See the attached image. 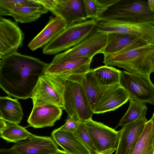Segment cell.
<instances>
[{
  "label": "cell",
  "instance_id": "obj_34",
  "mask_svg": "<svg viewBox=\"0 0 154 154\" xmlns=\"http://www.w3.org/2000/svg\"><path fill=\"white\" fill-rule=\"evenodd\" d=\"M0 154H14L11 149H1L0 150Z\"/></svg>",
  "mask_w": 154,
  "mask_h": 154
},
{
  "label": "cell",
  "instance_id": "obj_7",
  "mask_svg": "<svg viewBox=\"0 0 154 154\" xmlns=\"http://www.w3.org/2000/svg\"><path fill=\"white\" fill-rule=\"evenodd\" d=\"M96 30L107 34H127L138 37L149 43H154V25L148 23H134L120 20L99 18Z\"/></svg>",
  "mask_w": 154,
  "mask_h": 154
},
{
  "label": "cell",
  "instance_id": "obj_18",
  "mask_svg": "<svg viewBox=\"0 0 154 154\" xmlns=\"http://www.w3.org/2000/svg\"><path fill=\"white\" fill-rule=\"evenodd\" d=\"M149 43L131 35L119 33L108 34L106 46L101 54L104 57L134 48Z\"/></svg>",
  "mask_w": 154,
  "mask_h": 154
},
{
  "label": "cell",
  "instance_id": "obj_5",
  "mask_svg": "<svg viewBox=\"0 0 154 154\" xmlns=\"http://www.w3.org/2000/svg\"><path fill=\"white\" fill-rule=\"evenodd\" d=\"M71 75L44 74L41 76L31 97L33 106L51 104L63 109L65 84Z\"/></svg>",
  "mask_w": 154,
  "mask_h": 154
},
{
  "label": "cell",
  "instance_id": "obj_3",
  "mask_svg": "<svg viewBox=\"0 0 154 154\" xmlns=\"http://www.w3.org/2000/svg\"><path fill=\"white\" fill-rule=\"evenodd\" d=\"M99 18L148 23L154 25V0H116Z\"/></svg>",
  "mask_w": 154,
  "mask_h": 154
},
{
  "label": "cell",
  "instance_id": "obj_27",
  "mask_svg": "<svg viewBox=\"0 0 154 154\" xmlns=\"http://www.w3.org/2000/svg\"><path fill=\"white\" fill-rule=\"evenodd\" d=\"M129 105L124 116L120 119L117 127H123L146 116L147 109L145 103L129 100Z\"/></svg>",
  "mask_w": 154,
  "mask_h": 154
},
{
  "label": "cell",
  "instance_id": "obj_29",
  "mask_svg": "<svg viewBox=\"0 0 154 154\" xmlns=\"http://www.w3.org/2000/svg\"><path fill=\"white\" fill-rule=\"evenodd\" d=\"M23 7L38 8L43 6L35 0H0V11Z\"/></svg>",
  "mask_w": 154,
  "mask_h": 154
},
{
  "label": "cell",
  "instance_id": "obj_13",
  "mask_svg": "<svg viewBox=\"0 0 154 154\" xmlns=\"http://www.w3.org/2000/svg\"><path fill=\"white\" fill-rule=\"evenodd\" d=\"M49 11L62 18L67 26L88 20L83 0H54Z\"/></svg>",
  "mask_w": 154,
  "mask_h": 154
},
{
  "label": "cell",
  "instance_id": "obj_12",
  "mask_svg": "<svg viewBox=\"0 0 154 154\" xmlns=\"http://www.w3.org/2000/svg\"><path fill=\"white\" fill-rule=\"evenodd\" d=\"M24 34L17 24L0 17V58L17 52L23 45Z\"/></svg>",
  "mask_w": 154,
  "mask_h": 154
},
{
  "label": "cell",
  "instance_id": "obj_2",
  "mask_svg": "<svg viewBox=\"0 0 154 154\" xmlns=\"http://www.w3.org/2000/svg\"><path fill=\"white\" fill-rule=\"evenodd\" d=\"M103 63L129 72L150 76L154 72V43H147L104 57Z\"/></svg>",
  "mask_w": 154,
  "mask_h": 154
},
{
  "label": "cell",
  "instance_id": "obj_14",
  "mask_svg": "<svg viewBox=\"0 0 154 154\" xmlns=\"http://www.w3.org/2000/svg\"><path fill=\"white\" fill-rule=\"evenodd\" d=\"M10 149L14 154H52L59 149L52 137L35 135L15 143Z\"/></svg>",
  "mask_w": 154,
  "mask_h": 154
},
{
  "label": "cell",
  "instance_id": "obj_20",
  "mask_svg": "<svg viewBox=\"0 0 154 154\" xmlns=\"http://www.w3.org/2000/svg\"><path fill=\"white\" fill-rule=\"evenodd\" d=\"M51 135L56 143L69 153L91 154L88 148L74 133L58 128L52 132Z\"/></svg>",
  "mask_w": 154,
  "mask_h": 154
},
{
  "label": "cell",
  "instance_id": "obj_26",
  "mask_svg": "<svg viewBox=\"0 0 154 154\" xmlns=\"http://www.w3.org/2000/svg\"><path fill=\"white\" fill-rule=\"evenodd\" d=\"M88 19L97 20L101 14L116 0H83Z\"/></svg>",
  "mask_w": 154,
  "mask_h": 154
},
{
  "label": "cell",
  "instance_id": "obj_28",
  "mask_svg": "<svg viewBox=\"0 0 154 154\" xmlns=\"http://www.w3.org/2000/svg\"><path fill=\"white\" fill-rule=\"evenodd\" d=\"M152 122L148 121L140 137L129 154H149Z\"/></svg>",
  "mask_w": 154,
  "mask_h": 154
},
{
  "label": "cell",
  "instance_id": "obj_21",
  "mask_svg": "<svg viewBox=\"0 0 154 154\" xmlns=\"http://www.w3.org/2000/svg\"><path fill=\"white\" fill-rule=\"evenodd\" d=\"M23 116L22 107L17 99L7 96L0 97V119L8 123L18 125Z\"/></svg>",
  "mask_w": 154,
  "mask_h": 154
},
{
  "label": "cell",
  "instance_id": "obj_22",
  "mask_svg": "<svg viewBox=\"0 0 154 154\" xmlns=\"http://www.w3.org/2000/svg\"><path fill=\"white\" fill-rule=\"evenodd\" d=\"M49 11L45 7H23L0 11V16H10L17 22L26 23L36 20Z\"/></svg>",
  "mask_w": 154,
  "mask_h": 154
},
{
  "label": "cell",
  "instance_id": "obj_10",
  "mask_svg": "<svg viewBox=\"0 0 154 154\" xmlns=\"http://www.w3.org/2000/svg\"><path fill=\"white\" fill-rule=\"evenodd\" d=\"M97 152L117 149L119 132L91 118L84 121Z\"/></svg>",
  "mask_w": 154,
  "mask_h": 154
},
{
  "label": "cell",
  "instance_id": "obj_36",
  "mask_svg": "<svg viewBox=\"0 0 154 154\" xmlns=\"http://www.w3.org/2000/svg\"><path fill=\"white\" fill-rule=\"evenodd\" d=\"M52 154H70L64 150H63L58 149V150L55 153Z\"/></svg>",
  "mask_w": 154,
  "mask_h": 154
},
{
  "label": "cell",
  "instance_id": "obj_8",
  "mask_svg": "<svg viewBox=\"0 0 154 154\" xmlns=\"http://www.w3.org/2000/svg\"><path fill=\"white\" fill-rule=\"evenodd\" d=\"M119 84L127 92L129 100L154 105V85L150 76L122 71Z\"/></svg>",
  "mask_w": 154,
  "mask_h": 154
},
{
  "label": "cell",
  "instance_id": "obj_24",
  "mask_svg": "<svg viewBox=\"0 0 154 154\" xmlns=\"http://www.w3.org/2000/svg\"><path fill=\"white\" fill-rule=\"evenodd\" d=\"M93 71L101 86L119 84L122 71L110 66L105 65L98 67Z\"/></svg>",
  "mask_w": 154,
  "mask_h": 154
},
{
  "label": "cell",
  "instance_id": "obj_23",
  "mask_svg": "<svg viewBox=\"0 0 154 154\" xmlns=\"http://www.w3.org/2000/svg\"><path fill=\"white\" fill-rule=\"evenodd\" d=\"M81 83L93 111L101 88V85L96 78L93 69H90L82 75Z\"/></svg>",
  "mask_w": 154,
  "mask_h": 154
},
{
  "label": "cell",
  "instance_id": "obj_6",
  "mask_svg": "<svg viewBox=\"0 0 154 154\" xmlns=\"http://www.w3.org/2000/svg\"><path fill=\"white\" fill-rule=\"evenodd\" d=\"M96 20L88 19L67 26L42 48L43 54L52 55L66 51L80 42L95 29Z\"/></svg>",
  "mask_w": 154,
  "mask_h": 154
},
{
  "label": "cell",
  "instance_id": "obj_19",
  "mask_svg": "<svg viewBox=\"0 0 154 154\" xmlns=\"http://www.w3.org/2000/svg\"><path fill=\"white\" fill-rule=\"evenodd\" d=\"M67 27L65 21L60 17L50 16L44 28L29 43L28 47L34 51L51 42Z\"/></svg>",
  "mask_w": 154,
  "mask_h": 154
},
{
  "label": "cell",
  "instance_id": "obj_16",
  "mask_svg": "<svg viewBox=\"0 0 154 154\" xmlns=\"http://www.w3.org/2000/svg\"><path fill=\"white\" fill-rule=\"evenodd\" d=\"M62 109L51 104L33 106L27 122L29 126L35 128L53 126L60 119Z\"/></svg>",
  "mask_w": 154,
  "mask_h": 154
},
{
  "label": "cell",
  "instance_id": "obj_30",
  "mask_svg": "<svg viewBox=\"0 0 154 154\" xmlns=\"http://www.w3.org/2000/svg\"><path fill=\"white\" fill-rule=\"evenodd\" d=\"M74 133L88 148L91 154H94L98 152L84 122H80L78 128Z\"/></svg>",
  "mask_w": 154,
  "mask_h": 154
},
{
  "label": "cell",
  "instance_id": "obj_15",
  "mask_svg": "<svg viewBox=\"0 0 154 154\" xmlns=\"http://www.w3.org/2000/svg\"><path fill=\"white\" fill-rule=\"evenodd\" d=\"M145 116L128 123L119 131V137L115 154H129L148 121Z\"/></svg>",
  "mask_w": 154,
  "mask_h": 154
},
{
  "label": "cell",
  "instance_id": "obj_35",
  "mask_svg": "<svg viewBox=\"0 0 154 154\" xmlns=\"http://www.w3.org/2000/svg\"><path fill=\"white\" fill-rule=\"evenodd\" d=\"M5 121L3 119H0V131L5 128L7 126Z\"/></svg>",
  "mask_w": 154,
  "mask_h": 154
},
{
  "label": "cell",
  "instance_id": "obj_11",
  "mask_svg": "<svg viewBox=\"0 0 154 154\" xmlns=\"http://www.w3.org/2000/svg\"><path fill=\"white\" fill-rule=\"evenodd\" d=\"M129 100L128 94L119 84L101 86L100 92L93 110L94 114L114 111Z\"/></svg>",
  "mask_w": 154,
  "mask_h": 154
},
{
  "label": "cell",
  "instance_id": "obj_25",
  "mask_svg": "<svg viewBox=\"0 0 154 154\" xmlns=\"http://www.w3.org/2000/svg\"><path fill=\"white\" fill-rule=\"evenodd\" d=\"M0 137L9 142L16 143L34 135L18 124L8 123L6 127L0 131Z\"/></svg>",
  "mask_w": 154,
  "mask_h": 154
},
{
  "label": "cell",
  "instance_id": "obj_17",
  "mask_svg": "<svg viewBox=\"0 0 154 154\" xmlns=\"http://www.w3.org/2000/svg\"><path fill=\"white\" fill-rule=\"evenodd\" d=\"M92 59L73 58L56 63L48 64L45 74L65 75L83 74L90 69Z\"/></svg>",
  "mask_w": 154,
  "mask_h": 154
},
{
  "label": "cell",
  "instance_id": "obj_4",
  "mask_svg": "<svg viewBox=\"0 0 154 154\" xmlns=\"http://www.w3.org/2000/svg\"><path fill=\"white\" fill-rule=\"evenodd\" d=\"M83 75H72L67 80L64 93L63 109L68 116L84 122L92 118L94 113L81 83Z\"/></svg>",
  "mask_w": 154,
  "mask_h": 154
},
{
  "label": "cell",
  "instance_id": "obj_32",
  "mask_svg": "<svg viewBox=\"0 0 154 154\" xmlns=\"http://www.w3.org/2000/svg\"><path fill=\"white\" fill-rule=\"evenodd\" d=\"M150 119L152 122V128L149 144V154H153L154 153V112L153 113Z\"/></svg>",
  "mask_w": 154,
  "mask_h": 154
},
{
  "label": "cell",
  "instance_id": "obj_31",
  "mask_svg": "<svg viewBox=\"0 0 154 154\" xmlns=\"http://www.w3.org/2000/svg\"><path fill=\"white\" fill-rule=\"evenodd\" d=\"M80 122L74 117L69 116L65 123L59 128L63 131L74 133L78 128Z\"/></svg>",
  "mask_w": 154,
  "mask_h": 154
},
{
  "label": "cell",
  "instance_id": "obj_33",
  "mask_svg": "<svg viewBox=\"0 0 154 154\" xmlns=\"http://www.w3.org/2000/svg\"><path fill=\"white\" fill-rule=\"evenodd\" d=\"M117 149H111L105 150L94 154H112Z\"/></svg>",
  "mask_w": 154,
  "mask_h": 154
},
{
  "label": "cell",
  "instance_id": "obj_9",
  "mask_svg": "<svg viewBox=\"0 0 154 154\" xmlns=\"http://www.w3.org/2000/svg\"><path fill=\"white\" fill-rule=\"evenodd\" d=\"M108 34L95 30L85 39L70 49L59 53L53 58L51 63L78 58L93 59L101 53L105 47Z\"/></svg>",
  "mask_w": 154,
  "mask_h": 154
},
{
  "label": "cell",
  "instance_id": "obj_1",
  "mask_svg": "<svg viewBox=\"0 0 154 154\" xmlns=\"http://www.w3.org/2000/svg\"><path fill=\"white\" fill-rule=\"evenodd\" d=\"M48 64L35 57L14 53L0 61V87L8 95L31 98Z\"/></svg>",
  "mask_w": 154,
  "mask_h": 154
},
{
  "label": "cell",
  "instance_id": "obj_37",
  "mask_svg": "<svg viewBox=\"0 0 154 154\" xmlns=\"http://www.w3.org/2000/svg\"><path fill=\"white\" fill-rule=\"evenodd\" d=\"M153 154H154V153Z\"/></svg>",
  "mask_w": 154,
  "mask_h": 154
}]
</instances>
